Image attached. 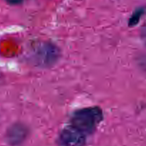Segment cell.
I'll use <instances>...</instances> for the list:
<instances>
[{"mask_svg":"<svg viewBox=\"0 0 146 146\" xmlns=\"http://www.w3.org/2000/svg\"><path fill=\"white\" fill-rule=\"evenodd\" d=\"M103 118L102 110L99 107H90L78 110L71 118L72 126L84 134L95 131Z\"/></svg>","mask_w":146,"mask_h":146,"instance_id":"obj_1","label":"cell"},{"mask_svg":"<svg viewBox=\"0 0 146 146\" xmlns=\"http://www.w3.org/2000/svg\"><path fill=\"white\" fill-rule=\"evenodd\" d=\"M60 140L62 146H85V135L73 126H70L62 131Z\"/></svg>","mask_w":146,"mask_h":146,"instance_id":"obj_2","label":"cell"},{"mask_svg":"<svg viewBox=\"0 0 146 146\" xmlns=\"http://www.w3.org/2000/svg\"><path fill=\"white\" fill-rule=\"evenodd\" d=\"M6 1L10 5H19L22 3L23 0H6Z\"/></svg>","mask_w":146,"mask_h":146,"instance_id":"obj_3","label":"cell"},{"mask_svg":"<svg viewBox=\"0 0 146 146\" xmlns=\"http://www.w3.org/2000/svg\"><path fill=\"white\" fill-rule=\"evenodd\" d=\"M143 38H144L145 41L146 42V27L144 28V30H143Z\"/></svg>","mask_w":146,"mask_h":146,"instance_id":"obj_4","label":"cell"}]
</instances>
